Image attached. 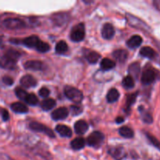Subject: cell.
<instances>
[{
  "label": "cell",
  "instance_id": "obj_8",
  "mask_svg": "<svg viewBox=\"0 0 160 160\" xmlns=\"http://www.w3.org/2000/svg\"><path fill=\"white\" fill-rule=\"evenodd\" d=\"M155 77H156V75H155V71L153 70L147 69L143 72V74L141 76V82L145 85L150 84L155 81Z\"/></svg>",
  "mask_w": 160,
  "mask_h": 160
},
{
  "label": "cell",
  "instance_id": "obj_40",
  "mask_svg": "<svg viewBox=\"0 0 160 160\" xmlns=\"http://www.w3.org/2000/svg\"><path fill=\"white\" fill-rule=\"evenodd\" d=\"M3 81L5 84H6V85H9V86L12 85V84H13V78H11L10 77H8V76L3 77Z\"/></svg>",
  "mask_w": 160,
  "mask_h": 160
},
{
  "label": "cell",
  "instance_id": "obj_32",
  "mask_svg": "<svg viewBox=\"0 0 160 160\" xmlns=\"http://www.w3.org/2000/svg\"><path fill=\"white\" fill-rule=\"evenodd\" d=\"M122 85L125 88H131L134 86V80L131 76H126L122 80Z\"/></svg>",
  "mask_w": 160,
  "mask_h": 160
},
{
  "label": "cell",
  "instance_id": "obj_7",
  "mask_svg": "<svg viewBox=\"0 0 160 160\" xmlns=\"http://www.w3.org/2000/svg\"><path fill=\"white\" fill-rule=\"evenodd\" d=\"M26 70H33V71H40L45 70V65L42 62L39 60L27 61L24 65Z\"/></svg>",
  "mask_w": 160,
  "mask_h": 160
},
{
  "label": "cell",
  "instance_id": "obj_5",
  "mask_svg": "<svg viewBox=\"0 0 160 160\" xmlns=\"http://www.w3.org/2000/svg\"><path fill=\"white\" fill-rule=\"evenodd\" d=\"M71 39L74 42H81L85 37V27L83 23H78L71 31Z\"/></svg>",
  "mask_w": 160,
  "mask_h": 160
},
{
  "label": "cell",
  "instance_id": "obj_14",
  "mask_svg": "<svg viewBox=\"0 0 160 160\" xmlns=\"http://www.w3.org/2000/svg\"><path fill=\"white\" fill-rule=\"evenodd\" d=\"M89 126L85 120H78L75 123V131L78 134H83L87 131Z\"/></svg>",
  "mask_w": 160,
  "mask_h": 160
},
{
  "label": "cell",
  "instance_id": "obj_26",
  "mask_svg": "<svg viewBox=\"0 0 160 160\" xmlns=\"http://www.w3.org/2000/svg\"><path fill=\"white\" fill-rule=\"evenodd\" d=\"M119 133L122 137L125 138H132L134 135L133 131L128 127H122V128H120L119 130Z\"/></svg>",
  "mask_w": 160,
  "mask_h": 160
},
{
  "label": "cell",
  "instance_id": "obj_19",
  "mask_svg": "<svg viewBox=\"0 0 160 160\" xmlns=\"http://www.w3.org/2000/svg\"><path fill=\"white\" fill-rule=\"evenodd\" d=\"M10 107L13 112H17V113H26L28 111V107L21 102L13 103V104H11Z\"/></svg>",
  "mask_w": 160,
  "mask_h": 160
},
{
  "label": "cell",
  "instance_id": "obj_27",
  "mask_svg": "<svg viewBox=\"0 0 160 160\" xmlns=\"http://www.w3.org/2000/svg\"><path fill=\"white\" fill-rule=\"evenodd\" d=\"M119 98V93L115 88H112L107 94V100L108 102H115Z\"/></svg>",
  "mask_w": 160,
  "mask_h": 160
},
{
  "label": "cell",
  "instance_id": "obj_3",
  "mask_svg": "<svg viewBox=\"0 0 160 160\" xmlns=\"http://www.w3.org/2000/svg\"><path fill=\"white\" fill-rule=\"evenodd\" d=\"M29 128L32 131H36V132H40L43 133L45 135L49 136L51 138H54L55 134L50 128L46 127L45 125L42 124V123H39V122L32 121L29 123Z\"/></svg>",
  "mask_w": 160,
  "mask_h": 160
},
{
  "label": "cell",
  "instance_id": "obj_24",
  "mask_svg": "<svg viewBox=\"0 0 160 160\" xmlns=\"http://www.w3.org/2000/svg\"><path fill=\"white\" fill-rule=\"evenodd\" d=\"M4 56L6 58V59H9V60L13 61V62H17V59L20 58V53L19 52H17V50L9 49L6 52V54L4 55Z\"/></svg>",
  "mask_w": 160,
  "mask_h": 160
},
{
  "label": "cell",
  "instance_id": "obj_1",
  "mask_svg": "<svg viewBox=\"0 0 160 160\" xmlns=\"http://www.w3.org/2000/svg\"><path fill=\"white\" fill-rule=\"evenodd\" d=\"M125 17H126L127 22H128L129 24L131 27L136 28V29L141 30V31H144L145 32H150V27L147 23H144L143 20H141V19L138 18V17L130 13H126Z\"/></svg>",
  "mask_w": 160,
  "mask_h": 160
},
{
  "label": "cell",
  "instance_id": "obj_35",
  "mask_svg": "<svg viewBox=\"0 0 160 160\" xmlns=\"http://www.w3.org/2000/svg\"><path fill=\"white\" fill-rule=\"evenodd\" d=\"M15 93H16V95H17V96L21 100H25L27 95H28V93H27V92H25L24 89L19 88H18L16 89Z\"/></svg>",
  "mask_w": 160,
  "mask_h": 160
},
{
  "label": "cell",
  "instance_id": "obj_22",
  "mask_svg": "<svg viewBox=\"0 0 160 160\" xmlns=\"http://www.w3.org/2000/svg\"><path fill=\"white\" fill-rule=\"evenodd\" d=\"M109 152L113 157L115 158L117 160H121L124 157V156H125L124 149L122 148H120V147H116V148H111Z\"/></svg>",
  "mask_w": 160,
  "mask_h": 160
},
{
  "label": "cell",
  "instance_id": "obj_20",
  "mask_svg": "<svg viewBox=\"0 0 160 160\" xmlns=\"http://www.w3.org/2000/svg\"><path fill=\"white\" fill-rule=\"evenodd\" d=\"M115 67V62H113L111 59H108V58L102 59V61L100 62V68L104 71L112 70Z\"/></svg>",
  "mask_w": 160,
  "mask_h": 160
},
{
  "label": "cell",
  "instance_id": "obj_30",
  "mask_svg": "<svg viewBox=\"0 0 160 160\" xmlns=\"http://www.w3.org/2000/svg\"><path fill=\"white\" fill-rule=\"evenodd\" d=\"M0 64H1V66L3 67H4L6 69H9V70H13V69H14L16 67V62L6 59L5 56L3 57L1 62H0Z\"/></svg>",
  "mask_w": 160,
  "mask_h": 160
},
{
  "label": "cell",
  "instance_id": "obj_16",
  "mask_svg": "<svg viewBox=\"0 0 160 160\" xmlns=\"http://www.w3.org/2000/svg\"><path fill=\"white\" fill-rule=\"evenodd\" d=\"M112 56L116 60H118L120 62H122L126 60L127 57H128V52L123 49L115 50V52H113Z\"/></svg>",
  "mask_w": 160,
  "mask_h": 160
},
{
  "label": "cell",
  "instance_id": "obj_31",
  "mask_svg": "<svg viewBox=\"0 0 160 160\" xmlns=\"http://www.w3.org/2000/svg\"><path fill=\"white\" fill-rule=\"evenodd\" d=\"M35 48L38 51L40 52H48L49 50H50V46L49 45V44L46 43V42L39 41V43L36 45Z\"/></svg>",
  "mask_w": 160,
  "mask_h": 160
},
{
  "label": "cell",
  "instance_id": "obj_13",
  "mask_svg": "<svg viewBox=\"0 0 160 160\" xmlns=\"http://www.w3.org/2000/svg\"><path fill=\"white\" fill-rule=\"evenodd\" d=\"M56 131L62 137L70 138L72 135V131L70 128L63 124H59L56 127Z\"/></svg>",
  "mask_w": 160,
  "mask_h": 160
},
{
  "label": "cell",
  "instance_id": "obj_42",
  "mask_svg": "<svg viewBox=\"0 0 160 160\" xmlns=\"http://www.w3.org/2000/svg\"><path fill=\"white\" fill-rule=\"evenodd\" d=\"M154 5H155V7L157 9L160 10V0L154 2Z\"/></svg>",
  "mask_w": 160,
  "mask_h": 160
},
{
  "label": "cell",
  "instance_id": "obj_21",
  "mask_svg": "<svg viewBox=\"0 0 160 160\" xmlns=\"http://www.w3.org/2000/svg\"><path fill=\"white\" fill-rule=\"evenodd\" d=\"M140 71H141V66L138 62H133L129 67L130 76H131L133 78H137L139 77Z\"/></svg>",
  "mask_w": 160,
  "mask_h": 160
},
{
  "label": "cell",
  "instance_id": "obj_15",
  "mask_svg": "<svg viewBox=\"0 0 160 160\" xmlns=\"http://www.w3.org/2000/svg\"><path fill=\"white\" fill-rule=\"evenodd\" d=\"M143 40H142V38L139 35H133L127 41L126 44H127V46L130 47L131 48H137L141 45V44L142 43Z\"/></svg>",
  "mask_w": 160,
  "mask_h": 160
},
{
  "label": "cell",
  "instance_id": "obj_18",
  "mask_svg": "<svg viewBox=\"0 0 160 160\" xmlns=\"http://www.w3.org/2000/svg\"><path fill=\"white\" fill-rule=\"evenodd\" d=\"M140 54L142 56L146 58H148V59H154V58L156 56V52L153 50V48H152L151 47L145 46L143 47L142 48L140 51Z\"/></svg>",
  "mask_w": 160,
  "mask_h": 160
},
{
  "label": "cell",
  "instance_id": "obj_36",
  "mask_svg": "<svg viewBox=\"0 0 160 160\" xmlns=\"http://www.w3.org/2000/svg\"><path fill=\"white\" fill-rule=\"evenodd\" d=\"M136 96H137V94L133 93V94H132V95H129V96L127 97L126 107L128 108V109H130V106H131L132 105H133V103L135 102V100H136Z\"/></svg>",
  "mask_w": 160,
  "mask_h": 160
},
{
  "label": "cell",
  "instance_id": "obj_2",
  "mask_svg": "<svg viewBox=\"0 0 160 160\" xmlns=\"http://www.w3.org/2000/svg\"><path fill=\"white\" fill-rule=\"evenodd\" d=\"M64 95L68 99L75 103H80L83 98V95L81 91L71 86H66L64 88Z\"/></svg>",
  "mask_w": 160,
  "mask_h": 160
},
{
  "label": "cell",
  "instance_id": "obj_12",
  "mask_svg": "<svg viewBox=\"0 0 160 160\" xmlns=\"http://www.w3.org/2000/svg\"><path fill=\"white\" fill-rule=\"evenodd\" d=\"M20 83L23 87L26 88H33L36 86L37 81H36L34 77L31 76V75H25V76L22 77Z\"/></svg>",
  "mask_w": 160,
  "mask_h": 160
},
{
  "label": "cell",
  "instance_id": "obj_34",
  "mask_svg": "<svg viewBox=\"0 0 160 160\" xmlns=\"http://www.w3.org/2000/svg\"><path fill=\"white\" fill-rule=\"evenodd\" d=\"M146 136H147V139L150 141L151 143H152V145L155 147V148H158V149L160 150V142L159 141H158L156 138L154 137L153 135H152V134H146Z\"/></svg>",
  "mask_w": 160,
  "mask_h": 160
},
{
  "label": "cell",
  "instance_id": "obj_39",
  "mask_svg": "<svg viewBox=\"0 0 160 160\" xmlns=\"http://www.w3.org/2000/svg\"><path fill=\"white\" fill-rule=\"evenodd\" d=\"M143 120H144L145 123H152V117L151 116L150 113H148V112H144V113L143 114Z\"/></svg>",
  "mask_w": 160,
  "mask_h": 160
},
{
  "label": "cell",
  "instance_id": "obj_29",
  "mask_svg": "<svg viewBox=\"0 0 160 160\" xmlns=\"http://www.w3.org/2000/svg\"><path fill=\"white\" fill-rule=\"evenodd\" d=\"M100 57V54H98L97 52H89L86 56L88 62L91 64H95L99 60Z\"/></svg>",
  "mask_w": 160,
  "mask_h": 160
},
{
  "label": "cell",
  "instance_id": "obj_43",
  "mask_svg": "<svg viewBox=\"0 0 160 160\" xmlns=\"http://www.w3.org/2000/svg\"><path fill=\"white\" fill-rule=\"evenodd\" d=\"M123 121H124L123 117H117V118H116V123H122V122H123Z\"/></svg>",
  "mask_w": 160,
  "mask_h": 160
},
{
  "label": "cell",
  "instance_id": "obj_37",
  "mask_svg": "<svg viewBox=\"0 0 160 160\" xmlns=\"http://www.w3.org/2000/svg\"><path fill=\"white\" fill-rule=\"evenodd\" d=\"M71 112L72 113V115L74 116H78L79 114L82 113L83 112V108L81 106H72L70 108Z\"/></svg>",
  "mask_w": 160,
  "mask_h": 160
},
{
  "label": "cell",
  "instance_id": "obj_11",
  "mask_svg": "<svg viewBox=\"0 0 160 160\" xmlns=\"http://www.w3.org/2000/svg\"><path fill=\"white\" fill-rule=\"evenodd\" d=\"M102 37L104 39H111L115 35V29L114 27L111 23H105L103 26L101 30Z\"/></svg>",
  "mask_w": 160,
  "mask_h": 160
},
{
  "label": "cell",
  "instance_id": "obj_4",
  "mask_svg": "<svg viewBox=\"0 0 160 160\" xmlns=\"http://www.w3.org/2000/svg\"><path fill=\"white\" fill-rule=\"evenodd\" d=\"M104 135L102 134L100 131H94L92 134L89 135L87 138V145L91 147H94V148H98L102 143L104 142Z\"/></svg>",
  "mask_w": 160,
  "mask_h": 160
},
{
  "label": "cell",
  "instance_id": "obj_41",
  "mask_svg": "<svg viewBox=\"0 0 160 160\" xmlns=\"http://www.w3.org/2000/svg\"><path fill=\"white\" fill-rule=\"evenodd\" d=\"M2 117H3V119L4 121H7L9 118V112H7V110L6 109H3L2 110Z\"/></svg>",
  "mask_w": 160,
  "mask_h": 160
},
{
  "label": "cell",
  "instance_id": "obj_28",
  "mask_svg": "<svg viewBox=\"0 0 160 160\" xmlns=\"http://www.w3.org/2000/svg\"><path fill=\"white\" fill-rule=\"evenodd\" d=\"M67 48H68V47H67V43L64 41H60L56 44L55 50H56V52L58 53V54H64L67 51Z\"/></svg>",
  "mask_w": 160,
  "mask_h": 160
},
{
  "label": "cell",
  "instance_id": "obj_17",
  "mask_svg": "<svg viewBox=\"0 0 160 160\" xmlns=\"http://www.w3.org/2000/svg\"><path fill=\"white\" fill-rule=\"evenodd\" d=\"M39 39L37 36L35 35H31L29 37L26 38L25 39L23 40V44L27 47H29V48H35L37 44L39 43Z\"/></svg>",
  "mask_w": 160,
  "mask_h": 160
},
{
  "label": "cell",
  "instance_id": "obj_33",
  "mask_svg": "<svg viewBox=\"0 0 160 160\" xmlns=\"http://www.w3.org/2000/svg\"><path fill=\"white\" fill-rule=\"evenodd\" d=\"M24 101L31 106H35L38 103V98L34 94H28Z\"/></svg>",
  "mask_w": 160,
  "mask_h": 160
},
{
  "label": "cell",
  "instance_id": "obj_6",
  "mask_svg": "<svg viewBox=\"0 0 160 160\" xmlns=\"http://www.w3.org/2000/svg\"><path fill=\"white\" fill-rule=\"evenodd\" d=\"M3 26L7 29L17 30L21 29L25 27V23L23 20L17 18H9L6 19L3 21Z\"/></svg>",
  "mask_w": 160,
  "mask_h": 160
},
{
  "label": "cell",
  "instance_id": "obj_25",
  "mask_svg": "<svg viewBox=\"0 0 160 160\" xmlns=\"http://www.w3.org/2000/svg\"><path fill=\"white\" fill-rule=\"evenodd\" d=\"M56 106V101L53 98H46V99L43 100L41 103V107L43 110L48 111L53 109L54 106Z\"/></svg>",
  "mask_w": 160,
  "mask_h": 160
},
{
  "label": "cell",
  "instance_id": "obj_44",
  "mask_svg": "<svg viewBox=\"0 0 160 160\" xmlns=\"http://www.w3.org/2000/svg\"><path fill=\"white\" fill-rule=\"evenodd\" d=\"M155 45L157 46V48H158L160 51V42H158V41H155Z\"/></svg>",
  "mask_w": 160,
  "mask_h": 160
},
{
  "label": "cell",
  "instance_id": "obj_38",
  "mask_svg": "<svg viewBox=\"0 0 160 160\" xmlns=\"http://www.w3.org/2000/svg\"><path fill=\"white\" fill-rule=\"evenodd\" d=\"M39 94L41 97H42V98H46V97H48L49 95H50V90L47 89L46 88H42L39 90Z\"/></svg>",
  "mask_w": 160,
  "mask_h": 160
},
{
  "label": "cell",
  "instance_id": "obj_23",
  "mask_svg": "<svg viewBox=\"0 0 160 160\" xmlns=\"http://www.w3.org/2000/svg\"><path fill=\"white\" fill-rule=\"evenodd\" d=\"M86 145V142L83 138H77L71 142V146L74 150H80Z\"/></svg>",
  "mask_w": 160,
  "mask_h": 160
},
{
  "label": "cell",
  "instance_id": "obj_10",
  "mask_svg": "<svg viewBox=\"0 0 160 160\" xmlns=\"http://www.w3.org/2000/svg\"><path fill=\"white\" fill-rule=\"evenodd\" d=\"M69 18L68 14L66 12H59V13L53 14V17H52V20L54 23V24L57 25V26H62L63 24L67 22Z\"/></svg>",
  "mask_w": 160,
  "mask_h": 160
},
{
  "label": "cell",
  "instance_id": "obj_9",
  "mask_svg": "<svg viewBox=\"0 0 160 160\" xmlns=\"http://www.w3.org/2000/svg\"><path fill=\"white\" fill-rule=\"evenodd\" d=\"M68 116V110L65 107L58 108L55 109L51 114L53 120H64Z\"/></svg>",
  "mask_w": 160,
  "mask_h": 160
}]
</instances>
